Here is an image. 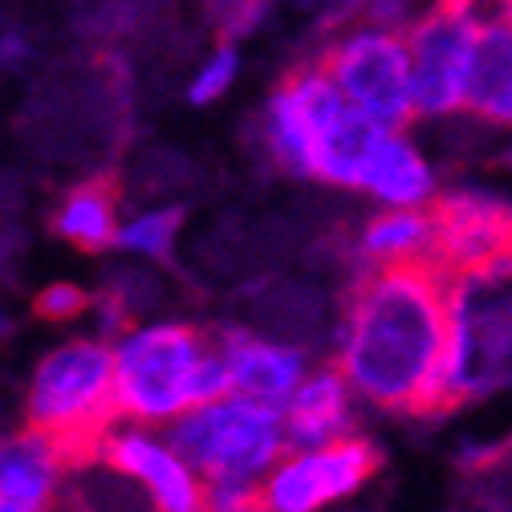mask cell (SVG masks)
<instances>
[{"label": "cell", "mask_w": 512, "mask_h": 512, "mask_svg": "<svg viewBox=\"0 0 512 512\" xmlns=\"http://www.w3.org/2000/svg\"><path fill=\"white\" fill-rule=\"evenodd\" d=\"M208 512H261V488H252V484H208Z\"/></svg>", "instance_id": "24"}, {"label": "cell", "mask_w": 512, "mask_h": 512, "mask_svg": "<svg viewBox=\"0 0 512 512\" xmlns=\"http://www.w3.org/2000/svg\"><path fill=\"white\" fill-rule=\"evenodd\" d=\"M350 391L391 415H439L447 362V273L435 265L362 269L338 326Z\"/></svg>", "instance_id": "1"}, {"label": "cell", "mask_w": 512, "mask_h": 512, "mask_svg": "<svg viewBox=\"0 0 512 512\" xmlns=\"http://www.w3.org/2000/svg\"><path fill=\"white\" fill-rule=\"evenodd\" d=\"M439 232V269L452 277L512 248V204L484 187L443 191L431 204Z\"/></svg>", "instance_id": "9"}, {"label": "cell", "mask_w": 512, "mask_h": 512, "mask_svg": "<svg viewBox=\"0 0 512 512\" xmlns=\"http://www.w3.org/2000/svg\"><path fill=\"white\" fill-rule=\"evenodd\" d=\"M183 224V208H159V212H147L139 220H131L122 232H118V248H131V252H147L155 261H167L171 256V244H175V232Z\"/></svg>", "instance_id": "20"}, {"label": "cell", "mask_w": 512, "mask_h": 512, "mask_svg": "<svg viewBox=\"0 0 512 512\" xmlns=\"http://www.w3.org/2000/svg\"><path fill=\"white\" fill-rule=\"evenodd\" d=\"M354 391L338 366L313 370L285 407L289 452H313L354 435Z\"/></svg>", "instance_id": "12"}, {"label": "cell", "mask_w": 512, "mask_h": 512, "mask_svg": "<svg viewBox=\"0 0 512 512\" xmlns=\"http://www.w3.org/2000/svg\"><path fill=\"white\" fill-rule=\"evenodd\" d=\"M102 456L126 480H139L155 512H208V484L171 443L147 431H114Z\"/></svg>", "instance_id": "10"}, {"label": "cell", "mask_w": 512, "mask_h": 512, "mask_svg": "<svg viewBox=\"0 0 512 512\" xmlns=\"http://www.w3.org/2000/svg\"><path fill=\"white\" fill-rule=\"evenodd\" d=\"M265 151L289 171V175H309L313 179V151H317V131L309 126L297 94L289 82H281L269 98L265 110Z\"/></svg>", "instance_id": "19"}, {"label": "cell", "mask_w": 512, "mask_h": 512, "mask_svg": "<svg viewBox=\"0 0 512 512\" xmlns=\"http://www.w3.org/2000/svg\"><path fill=\"white\" fill-rule=\"evenodd\" d=\"M208 354V338L179 322L126 334L114 346V407L118 419L175 423L191 411V378Z\"/></svg>", "instance_id": "5"}, {"label": "cell", "mask_w": 512, "mask_h": 512, "mask_svg": "<svg viewBox=\"0 0 512 512\" xmlns=\"http://www.w3.org/2000/svg\"><path fill=\"white\" fill-rule=\"evenodd\" d=\"M362 269L382 265H435L439 269V232L431 208H382L358 228Z\"/></svg>", "instance_id": "13"}, {"label": "cell", "mask_w": 512, "mask_h": 512, "mask_svg": "<svg viewBox=\"0 0 512 512\" xmlns=\"http://www.w3.org/2000/svg\"><path fill=\"white\" fill-rule=\"evenodd\" d=\"M232 78H236V49L232 45H224V49H216L212 53V61L196 74V82H191V90H187V98L196 102V106H208V102H216L228 86H232Z\"/></svg>", "instance_id": "22"}, {"label": "cell", "mask_w": 512, "mask_h": 512, "mask_svg": "<svg viewBox=\"0 0 512 512\" xmlns=\"http://www.w3.org/2000/svg\"><path fill=\"white\" fill-rule=\"evenodd\" d=\"M472 41V29L439 5L407 29L415 118H456L464 110Z\"/></svg>", "instance_id": "8"}, {"label": "cell", "mask_w": 512, "mask_h": 512, "mask_svg": "<svg viewBox=\"0 0 512 512\" xmlns=\"http://www.w3.org/2000/svg\"><path fill=\"white\" fill-rule=\"evenodd\" d=\"M86 305H90V297L78 285H49L37 297V317H45V322H70Z\"/></svg>", "instance_id": "23"}, {"label": "cell", "mask_w": 512, "mask_h": 512, "mask_svg": "<svg viewBox=\"0 0 512 512\" xmlns=\"http://www.w3.org/2000/svg\"><path fill=\"white\" fill-rule=\"evenodd\" d=\"M366 196H374L382 208H431L435 204V171L427 167L423 151L403 135L387 131L378 143L370 167H366Z\"/></svg>", "instance_id": "15"}, {"label": "cell", "mask_w": 512, "mask_h": 512, "mask_svg": "<svg viewBox=\"0 0 512 512\" xmlns=\"http://www.w3.org/2000/svg\"><path fill=\"white\" fill-rule=\"evenodd\" d=\"M464 114L488 122L492 131H512V29L472 41Z\"/></svg>", "instance_id": "17"}, {"label": "cell", "mask_w": 512, "mask_h": 512, "mask_svg": "<svg viewBox=\"0 0 512 512\" xmlns=\"http://www.w3.org/2000/svg\"><path fill=\"white\" fill-rule=\"evenodd\" d=\"M167 443L204 476V484H252L289 456L285 411L228 395L212 407H196L171 423Z\"/></svg>", "instance_id": "4"}, {"label": "cell", "mask_w": 512, "mask_h": 512, "mask_svg": "<svg viewBox=\"0 0 512 512\" xmlns=\"http://www.w3.org/2000/svg\"><path fill=\"white\" fill-rule=\"evenodd\" d=\"M378 464L382 452L362 435L313 447V452H289L261 480V512H322L362 492Z\"/></svg>", "instance_id": "7"}, {"label": "cell", "mask_w": 512, "mask_h": 512, "mask_svg": "<svg viewBox=\"0 0 512 512\" xmlns=\"http://www.w3.org/2000/svg\"><path fill=\"white\" fill-rule=\"evenodd\" d=\"M322 70L334 78V86L354 110H362L387 131H403L415 118L407 33L370 29V25L350 29L326 49Z\"/></svg>", "instance_id": "6"}, {"label": "cell", "mask_w": 512, "mask_h": 512, "mask_svg": "<svg viewBox=\"0 0 512 512\" xmlns=\"http://www.w3.org/2000/svg\"><path fill=\"white\" fill-rule=\"evenodd\" d=\"M439 9H447L460 25H468L472 37L512 29V0H439Z\"/></svg>", "instance_id": "21"}, {"label": "cell", "mask_w": 512, "mask_h": 512, "mask_svg": "<svg viewBox=\"0 0 512 512\" xmlns=\"http://www.w3.org/2000/svg\"><path fill=\"white\" fill-rule=\"evenodd\" d=\"M114 419V350L94 338H74L37 362L29 382V427L49 435L66 460L102 456Z\"/></svg>", "instance_id": "3"}, {"label": "cell", "mask_w": 512, "mask_h": 512, "mask_svg": "<svg viewBox=\"0 0 512 512\" xmlns=\"http://www.w3.org/2000/svg\"><path fill=\"white\" fill-rule=\"evenodd\" d=\"M0 512H29V508H21V504H9V500H0Z\"/></svg>", "instance_id": "25"}, {"label": "cell", "mask_w": 512, "mask_h": 512, "mask_svg": "<svg viewBox=\"0 0 512 512\" xmlns=\"http://www.w3.org/2000/svg\"><path fill=\"white\" fill-rule=\"evenodd\" d=\"M61 464H66V456L57 452V443L33 427L0 439V500L45 512L57 496Z\"/></svg>", "instance_id": "14"}, {"label": "cell", "mask_w": 512, "mask_h": 512, "mask_svg": "<svg viewBox=\"0 0 512 512\" xmlns=\"http://www.w3.org/2000/svg\"><path fill=\"white\" fill-rule=\"evenodd\" d=\"M492 395H512V248L447 277L439 415Z\"/></svg>", "instance_id": "2"}, {"label": "cell", "mask_w": 512, "mask_h": 512, "mask_svg": "<svg viewBox=\"0 0 512 512\" xmlns=\"http://www.w3.org/2000/svg\"><path fill=\"white\" fill-rule=\"evenodd\" d=\"M387 139V126H378L374 118H366L362 110L346 106L322 135H317V151H313V179L334 183V187H350L362 191L366 183V167L378 151V143Z\"/></svg>", "instance_id": "16"}, {"label": "cell", "mask_w": 512, "mask_h": 512, "mask_svg": "<svg viewBox=\"0 0 512 512\" xmlns=\"http://www.w3.org/2000/svg\"><path fill=\"white\" fill-rule=\"evenodd\" d=\"M504 163H508V167H512V147H508V151H504Z\"/></svg>", "instance_id": "26"}, {"label": "cell", "mask_w": 512, "mask_h": 512, "mask_svg": "<svg viewBox=\"0 0 512 512\" xmlns=\"http://www.w3.org/2000/svg\"><path fill=\"white\" fill-rule=\"evenodd\" d=\"M114 204H118L114 175L86 179L66 191L61 208L49 216V228H53V236L70 240L86 252H102V248L118 244V232H122V228H114Z\"/></svg>", "instance_id": "18"}, {"label": "cell", "mask_w": 512, "mask_h": 512, "mask_svg": "<svg viewBox=\"0 0 512 512\" xmlns=\"http://www.w3.org/2000/svg\"><path fill=\"white\" fill-rule=\"evenodd\" d=\"M220 354L228 358L232 370V391L252 399V403H265L285 411L289 399L297 395V387L309 378L305 370V354L281 342H265V338H252L240 326H228L216 334Z\"/></svg>", "instance_id": "11"}]
</instances>
